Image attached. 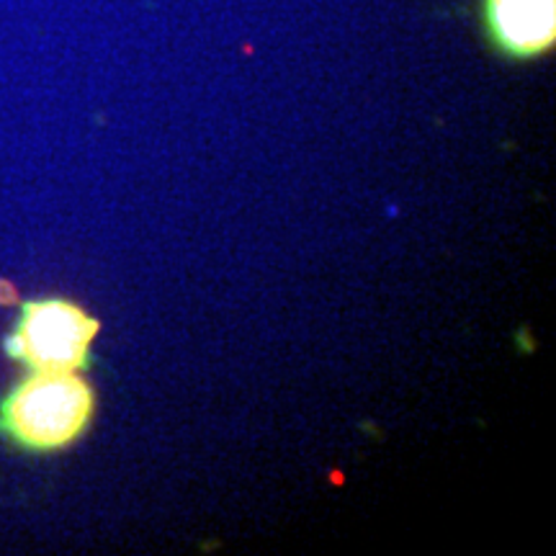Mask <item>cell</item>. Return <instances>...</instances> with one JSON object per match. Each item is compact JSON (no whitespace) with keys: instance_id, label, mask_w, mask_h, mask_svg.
Masks as SVG:
<instances>
[{"instance_id":"obj_1","label":"cell","mask_w":556,"mask_h":556,"mask_svg":"<svg viewBox=\"0 0 556 556\" xmlns=\"http://www.w3.org/2000/svg\"><path fill=\"white\" fill-rule=\"evenodd\" d=\"M96 389L78 371H31L0 402V433L31 454H52L86 435Z\"/></svg>"},{"instance_id":"obj_2","label":"cell","mask_w":556,"mask_h":556,"mask_svg":"<svg viewBox=\"0 0 556 556\" xmlns=\"http://www.w3.org/2000/svg\"><path fill=\"white\" fill-rule=\"evenodd\" d=\"M99 330V319L70 299H34L21 307L5 353L31 371H80Z\"/></svg>"},{"instance_id":"obj_3","label":"cell","mask_w":556,"mask_h":556,"mask_svg":"<svg viewBox=\"0 0 556 556\" xmlns=\"http://www.w3.org/2000/svg\"><path fill=\"white\" fill-rule=\"evenodd\" d=\"M482 26L507 60H539L556 45V0H482Z\"/></svg>"},{"instance_id":"obj_4","label":"cell","mask_w":556,"mask_h":556,"mask_svg":"<svg viewBox=\"0 0 556 556\" xmlns=\"http://www.w3.org/2000/svg\"><path fill=\"white\" fill-rule=\"evenodd\" d=\"M13 296H16V294H13V289L9 287V283H5V287H3V283H0V304L13 302Z\"/></svg>"}]
</instances>
